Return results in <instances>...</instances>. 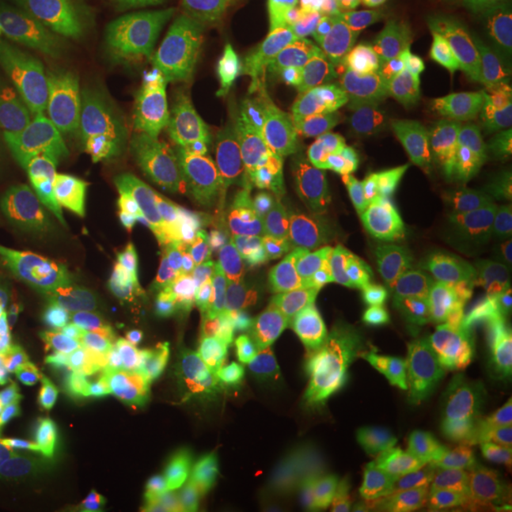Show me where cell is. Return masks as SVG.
<instances>
[{
	"label": "cell",
	"mask_w": 512,
	"mask_h": 512,
	"mask_svg": "<svg viewBox=\"0 0 512 512\" xmlns=\"http://www.w3.org/2000/svg\"><path fill=\"white\" fill-rule=\"evenodd\" d=\"M510 57L504 23L393 37L333 63L313 103L330 177L348 188H402L453 174L478 100Z\"/></svg>",
	"instance_id": "cell-1"
},
{
	"label": "cell",
	"mask_w": 512,
	"mask_h": 512,
	"mask_svg": "<svg viewBox=\"0 0 512 512\" xmlns=\"http://www.w3.org/2000/svg\"><path fill=\"white\" fill-rule=\"evenodd\" d=\"M0 200L83 316L97 353L134 342L146 265L126 185L26 128L0 123Z\"/></svg>",
	"instance_id": "cell-2"
},
{
	"label": "cell",
	"mask_w": 512,
	"mask_h": 512,
	"mask_svg": "<svg viewBox=\"0 0 512 512\" xmlns=\"http://www.w3.org/2000/svg\"><path fill=\"white\" fill-rule=\"evenodd\" d=\"M237 399L245 421L313 410L376 439L384 384L365 336L308 265L256 259L242 274Z\"/></svg>",
	"instance_id": "cell-3"
},
{
	"label": "cell",
	"mask_w": 512,
	"mask_h": 512,
	"mask_svg": "<svg viewBox=\"0 0 512 512\" xmlns=\"http://www.w3.org/2000/svg\"><path fill=\"white\" fill-rule=\"evenodd\" d=\"M6 404L37 470L69 504L94 473L120 461L157 464L177 481L205 467L183 396L134 342L100 350L60 396H9Z\"/></svg>",
	"instance_id": "cell-4"
},
{
	"label": "cell",
	"mask_w": 512,
	"mask_h": 512,
	"mask_svg": "<svg viewBox=\"0 0 512 512\" xmlns=\"http://www.w3.org/2000/svg\"><path fill=\"white\" fill-rule=\"evenodd\" d=\"M0 83L32 120L146 171L171 177L194 157L188 111L60 23L3 12Z\"/></svg>",
	"instance_id": "cell-5"
},
{
	"label": "cell",
	"mask_w": 512,
	"mask_h": 512,
	"mask_svg": "<svg viewBox=\"0 0 512 512\" xmlns=\"http://www.w3.org/2000/svg\"><path fill=\"white\" fill-rule=\"evenodd\" d=\"M140 234L143 353L183 402L237 396L245 271L234 225L214 211L171 205L143 214Z\"/></svg>",
	"instance_id": "cell-6"
},
{
	"label": "cell",
	"mask_w": 512,
	"mask_h": 512,
	"mask_svg": "<svg viewBox=\"0 0 512 512\" xmlns=\"http://www.w3.org/2000/svg\"><path fill=\"white\" fill-rule=\"evenodd\" d=\"M151 92L185 111L242 117L268 80V40L239 0H40Z\"/></svg>",
	"instance_id": "cell-7"
},
{
	"label": "cell",
	"mask_w": 512,
	"mask_h": 512,
	"mask_svg": "<svg viewBox=\"0 0 512 512\" xmlns=\"http://www.w3.org/2000/svg\"><path fill=\"white\" fill-rule=\"evenodd\" d=\"M498 254V239L470 208L439 225L404 302L399 356L410 393L473 413L498 382L510 339Z\"/></svg>",
	"instance_id": "cell-8"
},
{
	"label": "cell",
	"mask_w": 512,
	"mask_h": 512,
	"mask_svg": "<svg viewBox=\"0 0 512 512\" xmlns=\"http://www.w3.org/2000/svg\"><path fill=\"white\" fill-rule=\"evenodd\" d=\"M390 450L427 512H512V441L473 413L416 396L390 424Z\"/></svg>",
	"instance_id": "cell-9"
},
{
	"label": "cell",
	"mask_w": 512,
	"mask_h": 512,
	"mask_svg": "<svg viewBox=\"0 0 512 512\" xmlns=\"http://www.w3.org/2000/svg\"><path fill=\"white\" fill-rule=\"evenodd\" d=\"M97 359L83 316L43 259L0 228V387L52 399Z\"/></svg>",
	"instance_id": "cell-10"
},
{
	"label": "cell",
	"mask_w": 512,
	"mask_h": 512,
	"mask_svg": "<svg viewBox=\"0 0 512 512\" xmlns=\"http://www.w3.org/2000/svg\"><path fill=\"white\" fill-rule=\"evenodd\" d=\"M256 456L274 470L279 487H296L348 473L365 461L373 441L345 421L313 413L282 410L248 424Z\"/></svg>",
	"instance_id": "cell-11"
},
{
	"label": "cell",
	"mask_w": 512,
	"mask_h": 512,
	"mask_svg": "<svg viewBox=\"0 0 512 512\" xmlns=\"http://www.w3.org/2000/svg\"><path fill=\"white\" fill-rule=\"evenodd\" d=\"M453 185L493 231L501 248L512 245V80L501 94L490 123L484 126L467 160L456 165Z\"/></svg>",
	"instance_id": "cell-12"
},
{
	"label": "cell",
	"mask_w": 512,
	"mask_h": 512,
	"mask_svg": "<svg viewBox=\"0 0 512 512\" xmlns=\"http://www.w3.org/2000/svg\"><path fill=\"white\" fill-rule=\"evenodd\" d=\"M177 478L157 464L120 461L94 473L74 498L77 512H168Z\"/></svg>",
	"instance_id": "cell-13"
},
{
	"label": "cell",
	"mask_w": 512,
	"mask_h": 512,
	"mask_svg": "<svg viewBox=\"0 0 512 512\" xmlns=\"http://www.w3.org/2000/svg\"><path fill=\"white\" fill-rule=\"evenodd\" d=\"M356 18L390 26V23H424V20L476 15L495 0H336Z\"/></svg>",
	"instance_id": "cell-14"
},
{
	"label": "cell",
	"mask_w": 512,
	"mask_h": 512,
	"mask_svg": "<svg viewBox=\"0 0 512 512\" xmlns=\"http://www.w3.org/2000/svg\"><path fill=\"white\" fill-rule=\"evenodd\" d=\"M498 382H501V396H504V402L512 413V336L507 339V359H504V370H501Z\"/></svg>",
	"instance_id": "cell-15"
},
{
	"label": "cell",
	"mask_w": 512,
	"mask_h": 512,
	"mask_svg": "<svg viewBox=\"0 0 512 512\" xmlns=\"http://www.w3.org/2000/svg\"><path fill=\"white\" fill-rule=\"evenodd\" d=\"M3 100H6V89H3V83H0V106H3Z\"/></svg>",
	"instance_id": "cell-16"
},
{
	"label": "cell",
	"mask_w": 512,
	"mask_h": 512,
	"mask_svg": "<svg viewBox=\"0 0 512 512\" xmlns=\"http://www.w3.org/2000/svg\"><path fill=\"white\" fill-rule=\"evenodd\" d=\"M0 450H3V447H0Z\"/></svg>",
	"instance_id": "cell-17"
}]
</instances>
